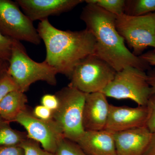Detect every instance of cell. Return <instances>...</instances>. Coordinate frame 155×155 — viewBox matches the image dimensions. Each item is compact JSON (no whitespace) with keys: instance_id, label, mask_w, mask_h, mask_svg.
Segmentation results:
<instances>
[{"instance_id":"6da1fadb","label":"cell","mask_w":155,"mask_h":155,"mask_svg":"<svg viewBox=\"0 0 155 155\" xmlns=\"http://www.w3.org/2000/svg\"><path fill=\"white\" fill-rule=\"evenodd\" d=\"M116 15L96 5L87 4L80 18L95 39L94 54L119 72L131 66L147 71L151 66L128 49L116 27Z\"/></svg>"},{"instance_id":"7a4b0ae2","label":"cell","mask_w":155,"mask_h":155,"mask_svg":"<svg viewBox=\"0 0 155 155\" xmlns=\"http://www.w3.org/2000/svg\"><path fill=\"white\" fill-rule=\"evenodd\" d=\"M37 30L46 49L44 61L58 73L69 78L81 61L94 54L95 39L87 28L78 31L60 30L47 19L40 21Z\"/></svg>"},{"instance_id":"3957f363","label":"cell","mask_w":155,"mask_h":155,"mask_svg":"<svg viewBox=\"0 0 155 155\" xmlns=\"http://www.w3.org/2000/svg\"><path fill=\"white\" fill-rule=\"evenodd\" d=\"M8 63L7 72L22 92L28 91L37 81H45L53 86L57 84L58 73L55 69L44 61L38 63L31 59L20 41L14 40Z\"/></svg>"},{"instance_id":"277c9868","label":"cell","mask_w":155,"mask_h":155,"mask_svg":"<svg viewBox=\"0 0 155 155\" xmlns=\"http://www.w3.org/2000/svg\"><path fill=\"white\" fill-rule=\"evenodd\" d=\"M85 94L68 86L57 92L59 105L52 119L61 128L64 138L77 142L83 135V115Z\"/></svg>"},{"instance_id":"5b68a950","label":"cell","mask_w":155,"mask_h":155,"mask_svg":"<svg viewBox=\"0 0 155 155\" xmlns=\"http://www.w3.org/2000/svg\"><path fill=\"white\" fill-rule=\"evenodd\" d=\"M116 27L134 55L149 47L155 50V12L140 16H116Z\"/></svg>"},{"instance_id":"8992f818","label":"cell","mask_w":155,"mask_h":155,"mask_svg":"<svg viewBox=\"0 0 155 155\" xmlns=\"http://www.w3.org/2000/svg\"><path fill=\"white\" fill-rule=\"evenodd\" d=\"M116 73L108 63L92 54L75 67L68 86L85 94L102 92L114 79Z\"/></svg>"},{"instance_id":"52a82bcc","label":"cell","mask_w":155,"mask_h":155,"mask_svg":"<svg viewBox=\"0 0 155 155\" xmlns=\"http://www.w3.org/2000/svg\"><path fill=\"white\" fill-rule=\"evenodd\" d=\"M107 97L129 99L138 106H146L151 95L145 71L128 66L116 72L114 79L102 91Z\"/></svg>"},{"instance_id":"ba28073f","label":"cell","mask_w":155,"mask_h":155,"mask_svg":"<svg viewBox=\"0 0 155 155\" xmlns=\"http://www.w3.org/2000/svg\"><path fill=\"white\" fill-rule=\"evenodd\" d=\"M19 8L16 2L0 0V31L12 39L39 45L41 39L33 22Z\"/></svg>"},{"instance_id":"9c48e42d","label":"cell","mask_w":155,"mask_h":155,"mask_svg":"<svg viewBox=\"0 0 155 155\" xmlns=\"http://www.w3.org/2000/svg\"><path fill=\"white\" fill-rule=\"evenodd\" d=\"M14 122L25 128L28 138L38 142L49 152L54 154L59 143L64 138L62 130L54 119H38L27 109L21 112Z\"/></svg>"},{"instance_id":"30bf717a","label":"cell","mask_w":155,"mask_h":155,"mask_svg":"<svg viewBox=\"0 0 155 155\" xmlns=\"http://www.w3.org/2000/svg\"><path fill=\"white\" fill-rule=\"evenodd\" d=\"M148 115L146 106L130 107L110 104L105 129L115 133L146 126Z\"/></svg>"},{"instance_id":"8fae6325","label":"cell","mask_w":155,"mask_h":155,"mask_svg":"<svg viewBox=\"0 0 155 155\" xmlns=\"http://www.w3.org/2000/svg\"><path fill=\"white\" fill-rule=\"evenodd\" d=\"M83 0H17L22 12L32 21L47 19L71 11Z\"/></svg>"},{"instance_id":"7c38bea8","label":"cell","mask_w":155,"mask_h":155,"mask_svg":"<svg viewBox=\"0 0 155 155\" xmlns=\"http://www.w3.org/2000/svg\"><path fill=\"white\" fill-rule=\"evenodd\" d=\"M110 107L107 97L101 92L86 94L83 115L84 130L105 129Z\"/></svg>"},{"instance_id":"4fadbf2b","label":"cell","mask_w":155,"mask_h":155,"mask_svg":"<svg viewBox=\"0 0 155 155\" xmlns=\"http://www.w3.org/2000/svg\"><path fill=\"white\" fill-rule=\"evenodd\" d=\"M152 134L146 126L114 133L116 155H143Z\"/></svg>"},{"instance_id":"5bb4252c","label":"cell","mask_w":155,"mask_h":155,"mask_svg":"<svg viewBox=\"0 0 155 155\" xmlns=\"http://www.w3.org/2000/svg\"><path fill=\"white\" fill-rule=\"evenodd\" d=\"M114 134L107 129L85 130L76 143L87 155H116Z\"/></svg>"},{"instance_id":"9a60e30c","label":"cell","mask_w":155,"mask_h":155,"mask_svg":"<svg viewBox=\"0 0 155 155\" xmlns=\"http://www.w3.org/2000/svg\"><path fill=\"white\" fill-rule=\"evenodd\" d=\"M28 98L25 93L19 90L10 93L0 102V116L11 122L22 111L27 109Z\"/></svg>"},{"instance_id":"2e32d148","label":"cell","mask_w":155,"mask_h":155,"mask_svg":"<svg viewBox=\"0 0 155 155\" xmlns=\"http://www.w3.org/2000/svg\"><path fill=\"white\" fill-rule=\"evenodd\" d=\"M28 138L26 132L13 129L10 122L0 116V147L19 146Z\"/></svg>"},{"instance_id":"e0dca14e","label":"cell","mask_w":155,"mask_h":155,"mask_svg":"<svg viewBox=\"0 0 155 155\" xmlns=\"http://www.w3.org/2000/svg\"><path fill=\"white\" fill-rule=\"evenodd\" d=\"M155 12V0H126L125 14L140 16Z\"/></svg>"},{"instance_id":"ac0fdd59","label":"cell","mask_w":155,"mask_h":155,"mask_svg":"<svg viewBox=\"0 0 155 155\" xmlns=\"http://www.w3.org/2000/svg\"><path fill=\"white\" fill-rule=\"evenodd\" d=\"M84 2L87 4L96 5L116 16L125 14V0H86Z\"/></svg>"},{"instance_id":"d6986e66","label":"cell","mask_w":155,"mask_h":155,"mask_svg":"<svg viewBox=\"0 0 155 155\" xmlns=\"http://www.w3.org/2000/svg\"><path fill=\"white\" fill-rule=\"evenodd\" d=\"M55 155H87L77 143L64 138L60 142Z\"/></svg>"},{"instance_id":"ffe728a7","label":"cell","mask_w":155,"mask_h":155,"mask_svg":"<svg viewBox=\"0 0 155 155\" xmlns=\"http://www.w3.org/2000/svg\"><path fill=\"white\" fill-rule=\"evenodd\" d=\"M8 67L0 73V102L10 93L19 90L17 83L7 72Z\"/></svg>"},{"instance_id":"44dd1931","label":"cell","mask_w":155,"mask_h":155,"mask_svg":"<svg viewBox=\"0 0 155 155\" xmlns=\"http://www.w3.org/2000/svg\"><path fill=\"white\" fill-rule=\"evenodd\" d=\"M19 146L24 150V155H55L43 149L37 142L29 138L22 142Z\"/></svg>"},{"instance_id":"7402d4cb","label":"cell","mask_w":155,"mask_h":155,"mask_svg":"<svg viewBox=\"0 0 155 155\" xmlns=\"http://www.w3.org/2000/svg\"><path fill=\"white\" fill-rule=\"evenodd\" d=\"M14 39L5 36L0 31V60L8 62Z\"/></svg>"},{"instance_id":"603a6c76","label":"cell","mask_w":155,"mask_h":155,"mask_svg":"<svg viewBox=\"0 0 155 155\" xmlns=\"http://www.w3.org/2000/svg\"><path fill=\"white\" fill-rule=\"evenodd\" d=\"M146 106L148 112L146 127L152 133H155V94H151L150 96Z\"/></svg>"},{"instance_id":"cb8c5ba5","label":"cell","mask_w":155,"mask_h":155,"mask_svg":"<svg viewBox=\"0 0 155 155\" xmlns=\"http://www.w3.org/2000/svg\"><path fill=\"white\" fill-rule=\"evenodd\" d=\"M42 105L45 106L53 112L58 109L59 101L56 94H46L42 97L41 100Z\"/></svg>"},{"instance_id":"d4e9b609","label":"cell","mask_w":155,"mask_h":155,"mask_svg":"<svg viewBox=\"0 0 155 155\" xmlns=\"http://www.w3.org/2000/svg\"><path fill=\"white\" fill-rule=\"evenodd\" d=\"M32 113L35 117L41 120H49L52 119V111L41 104L36 106Z\"/></svg>"},{"instance_id":"484cf974","label":"cell","mask_w":155,"mask_h":155,"mask_svg":"<svg viewBox=\"0 0 155 155\" xmlns=\"http://www.w3.org/2000/svg\"><path fill=\"white\" fill-rule=\"evenodd\" d=\"M0 155H24V150L20 146L1 147Z\"/></svg>"},{"instance_id":"4316f807","label":"cell","mask_w":155,"mask_h":155,"mask_svg":"<svg viewBox=\"0 0 155 155\" xmlns=\"http://www.w3.org/2000/svg\"><path fill=\"white\" fill-rule=\"evenodd\" d=\"M148 83L151 90V95L155 94V67L148 70L147 73Z\"/></svg>"},{"instance_id":"83f0119b","label":"cell","mask_w":155,"mask_h":155,"mask_svg":"<svg viewBox=\"0 0 155 155\" xmlns=\"http://www.w3.org/2000/svg\"><path fill=\"white\" fill-rule=\"evenodd\" d=\"M150 66L155 67V50L148 51L139 56Z\"/></svg>"},{"instance_id":"f1b7e54d","label":"cell","mask_w":155,"mask_h":155,"mask_svg":"<svg viewBox=\"0 0 155 155\" xmlns=\"http://www.w3.org/2000/svg\"><path fill=\"white\" fill-rule=\"evenodd\" d=\"M143 155H155V133H153L150 144Z\"/></svg>"},{"instance_id":"f546056e","label":"cell","mask_w":155,"mask_h":155,"mask_svg":"<svg viewBox=\"0 0 155 155\" xmlns=\"http://www.w3.org/2000/svg\"><path fill=\"white\" fill-rule=\"evenodd\" d=\"M8 63L7 61L0 60V73L4 70L5 68L8 67Z\"/></svg>"}]
</instances>
